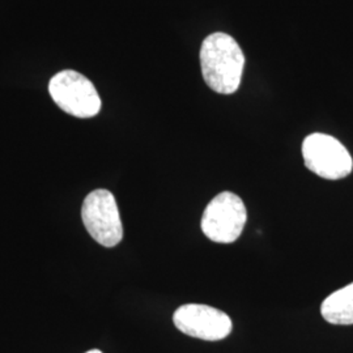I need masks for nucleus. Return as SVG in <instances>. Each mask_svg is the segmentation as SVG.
<instances>
[{
    "label": "nucleus",
    "mask_w": 353,
    "mask_h": 353,
    "mask_svg": "<svg viewBox=\"0 0 353 353\" xmlns=\"http://www.w3.org/2000/svg\"><path fill=\"white\" fill-rule=\"evenodd\" d=\"M201 65L204 81L216 93L232 94L240 88L245 55L229 34L214 33L203 41Z\"/></svg>",
    "instance_id": "f257e3e1"
},
{
    "label": "nucleus",
    "mask_w": 353,
    "mask_h": 353,
    "mask_svg": "<svg viewBox=\"0 0 353 353\" xmlns=\"http://www.w3.org/2000/svg\"><path fill=\"white\" fill-rule=\"evenodd\" d=\"M49 93L63 112L76 118H92L101 110V99L93 83L72 70L54 76L49 83Z\"/></svg>",
    "instance_id": "f03ea898"
},
{
    "label": "nucleus",
    "mask_w": 353,
    "mask_h": 353,
    "mask_svg": "<svg viewBox=\"0 0 353 353\" xmlns=\"http://www.w3.org/2000/svg\"><path fill=\"white\" fill-rule=\"evenodd\" d=\"M246 220L248 212L243 201L230 191H223L204 210L203 233L217 243H232L242 234Z\"/></svg>",
    "instance_id": "7ed1b4c3"
},
{
    "label": "nucleus",
    "mask_w": 353,
    "mask_h": 353,
    "mask_svg": "<svg viewBox=\"0 0 353 353\" xmlns=\"http://www.w3.org/2000/svg\"><path fill=\"white\" fill-rule=\"evenodd\" d=\"M81 219L90 237L105 248H114L123 239L118 204L109 190L89 192L81 207Z\"/></svg>",
    "instance_id": "20e7f679"
},
{
    "label": "nucleus",
    "mask_w": 353,
    "mask_h": 353,
    "mask_svg": "<svg viewBox=\"0 0 353 353\" xmlns=\"http://www.w3.org/2000/svg\"><path fill=\"white\" fill-rule=\"evenodd\" d=\"M303 163L316 176L335 181L351 174L353 160L341 141L326 134L316 132L303 143Z\"/></svg>",
    "instance_id": "39448f33"
},
{
    "label": "nucleus",
    "mask_w": 353,
    "mask_h": 353,
    "mask_svg": "<svg viewBox=\"0 0 353 353\" xmlns=\"http://www.w3.org/2000/svg\"><path fill=\"white\" fill-rule=\"evenodd\" d=\"M173 322L181 332L202 341H223L233 330L227 313L203 303L179 306L174 312Z\"/></svg>",
    "instance_id": "423d86ee"
},
{
    "label": "nucleus",
    "mask_w": 353,
    "mask_h": 353,
    "mask_svg": "<svg viewBox=\"0 0 353 353\" xmlns=\"http://www.w3.org/2000/svg\"><path fill=\"white\" fill-rule=\"evenodd\" d=\"M321 314L331 325H353V283L331 293L322 303Z\"/></svg>",
    "instance_id": "0eeeda50"
},
{
    "label": "nucleus",
    "mask_w": 353,
    "mask_h": 353,
    "mask_svg": "<svg viewBox=\"0 0 353 353\" xmlns=\"http://www.w3.org/2000/svg\"><path fill=\"white\" fill-rule=\"evenodd\" d=\"M85 353H102L100 350H90V351H88V352Z\"/></svg>",
    "instance_id": "6e6552de"
}]
</instances>
